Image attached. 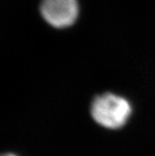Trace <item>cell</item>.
<instances>
[{"instance_id":"6da1fadb","label":"cell","mask_w":155,"mask_h":156,"mask_svg":"<svg viewBox=\"0 0 155 156\" xmlns=\"http://www.w3.org/2000/svg\"><path fill=\"white\" fill-rule=\"evenodd\" d=\"M91 113L98 124L108 129H118L129 120L132 108L125 98L107 93L93 101Z\"/></svg>"},{"instance_id":"7a4b0ae2","label":"cell","mask_w":155,"mask_h":156,"mask_svg":"<svg viewBox=\"0 0 155 156\" xmlns=\"http://www.w3.org/2000/svg\"><path fill=\"white\" fill-rule=\"evenodd\" d=\"M40 10L46 22L54 27L63 28L76 21L79 7L77 0H42Z\"/></svg>"},{"instance_id":"3957f363","label":"cell","mask_w":155,"mask_h":156,"mask_svg":"<svg viewBox=\"0 0 155 156\" xmlns=\"http://www.w3.org/2000/svg\"><path fill=\"white\" fill-rule=\"evenodd\" d=\"M0 156H18V155L13 154V153H4V154H1Z\"/></svg>"}]
</instances>
